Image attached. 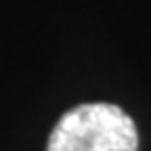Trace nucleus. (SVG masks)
Listing matches in <instances>:
<instances>
[{
    "label": "nucleus",
    "mask_w": 151,
    "mask_h": 151,
    "mask_svg": "<svg viewBox=\"0 0 151 151\" xmlns=\"http://www.w3.org/2000/svg\"><path fill=\"white\" fill-rule=\"evenodd\" d=\"M139 132L128 113L111 103H84L63 113L46 151H137Z\"/></svg>",
    "instance_id": "f257e3e1"
}]
</instances>
